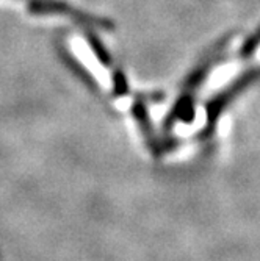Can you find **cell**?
Returning a JSON list of instances; mask_svg holds the SVG:
<instances>
[{"mask_svg": "<svg viewBox=\"0 0 260 261\" xmlns=\"http://www.w3.org/2000/svg\"><path fill=\"white\" fill-rule=\"evenodd\" d=\"M89 42H91V45H92V50L98 54V57H99V60L104 63V64H110V57H108V54H107V50L104 49V47L98 42V39H94L92 36H91V39H89Z\"/></svg>", "mask_w": 260, "mask_h": 261, "instance_id": "3", "label": "cell"}, {"mask_svg": "<svg viewBox=\"0 0 260 261\" xmlns=\"http://www.w3.org/2000/svg\"><path fill=\"white\" fill-rule=\"evenodd\" d=\"M113 89L116 94H120V96H124V94L129 92L127 89V82H126V75L121 74V72H116L114 77H113Z\"/></svg>", "mask_w": 260, "mask_h": 261, "instance_id": "2", "label": "cell"}, {"mask_svg": "<svg viewBox=\"0 0 260 261\" xmlns=\"http://www.w3.org/2000/svg\"><path fill=\"white\" fill-rule=\"evenodd\" d=\"M27 5L33 14L66 16L69 19L76 20L77 23H80L82 27L98 29V30H105V32H111L114 29V23L110 19L98 17V16L88 14L85 11H80L74 7L67 5L63 0H27Z\"/></svg>", "mask_w": 260, "mask_h": 261, "instance_id": "1", "label": "cell"}, {"mask_svg": "<svg viewBox=\"0 0 260 261\" xmlns=\"http://www.w3.org/2000/svg\"><path fill=\"white\" fill-rule=\"evenodd\" d=\"M257 57H258V60H260V49H258V52H257Z\"/></svg>", "mask_w": 260, "mask_h": 261, "instance_id": "4", "label": "cell"}]
</instances>
